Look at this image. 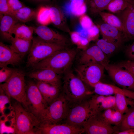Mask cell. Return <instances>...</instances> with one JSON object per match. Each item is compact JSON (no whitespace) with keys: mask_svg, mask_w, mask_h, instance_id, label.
<instances>
[{"mask_svg":"<svg viewBox=\"0 0 134 134\" xmlns=\"http://www.w3.org/2000/svg\"><path fill=\"white\" fill-rule=\"evenodd\" d=\"M62 92L71 106L89 98L94 92L77 75L68 69L64 74Z\"/></svg>","mask_w":134,"mask_h":134,"instance_id":"cell-1","label":"cell"},{"mask_svg":"<svg viewBox=\"0 0 134 134\" xmlns=\"http://www.w3.org/2000/svg\"><path fill=\"white\" fill-rule=\"evenodd\" d=\"M76 55V52L74 49L65 48L40 61L32 68L33 70L48 68L60 75L64 74L69 69Z\"/></svg>","mask_w":134,"mask_h":134,"instance_id":"cell-2","label":"cell"},{"mask_svg":"<svg viewBox=\"0 0 134 134\" xmlns=\"http://www.w3.org/2000/svg\"><path fill=\"white\" fill-rule=\"evenodd\" d=\"M12 107L14 113L15 133L19 134H36L40 121L16 101Z\"/></svg>","mask_w":134,"mask_h":134,"instance_id":"cell-3","label":"cell"},{"mask_svg":"<svg viewBox=\"0 0 134 134\" xmlns=\"http://www.w3.org/2000/svg\"><path fill=\"white\" fill-rule=\"evenodd\" d=\"M64 46L45 42L38 36L33 37L26 66L32 67L42 60L65 48Z\"/></svg>","mask_w":134,"mask_h":134,"instance_id":"cell-4","label":"cell"},{"mask_svg":"<svg viewBox=\"0 0 134 134\" xmlns=\"http://www.w3.org/2000/svg\"><path fill=\"white\" fill-rule=\"evenodd\" d=\"M70 107L62 91L58 98L48 105L40 119V122L49 124L63 123Z\"/></svg>","mask_w":134,"mask_h":134,"instance_id":"cell-5","label":"cell"},{"mask_svg":"<svg viewBox=\"0 0 134 134\" xmlns=\"http://www.w3.org/2000/svg\"><path fill=\"white\" fill-rule=\"evenodd\" d=\"M26 84L24 73L15 69L11 77L0 85V87L10 98L21 103L25 108L26 104Z\"/></svg>","mask_w":134,"mask_h":134,"instance_id":"cell-6","label":"cell"},{"mask_svg":"<svg viewBox=\"0 0 134 134\" xmlns=\"http://www.w3.org/2000/svg\"><path fill=\"white\" fill-rule=\"evenodd\" d=\"M48 105L35 82L29 81L26 84L25 108L40 121Z\"/></svg>","mask_w":134,"mask_h":134,"instance_id":"cell-7","label":"cell"},{"mask_svg":"<svg viewBox=\"0 0 134 134\" xmlns=\"http://www.w3.org/2000/svg\"><path fill=\"white\" fill-rule=\"evenodd\" d=\"M89 98L71 106L63 123L83 129L86 122L93 116L90 108Z\"/></svg>","mask_w":134,"mask_h":134,"instance_id":"cell-8","label":"cell"},{"mask_svg":"<svg viewBox=\"0 0 134 134\" xmlns=\"http://www.w3.org/2000/svg\"><path fill=\"white\" fill-rule=\"evenodd\" d=\"M105 67L95 63L78 64L75 68L77 75L86 85L93 87L100 82Z\"/></svg>","mask_w":134,"mask_h":134,"instance_id":"cell-9","label":"cell"},{"mask_svg":"<svg viewBox=\"0 0 134 134\" xmlns=\"http://www.w3.org/2000/svg\"><path fill=\"white\" fill-rule=\"evenodd\" d=\"M109 76L123 88L134 92V75L115 64H109L105 67Z\"/></svg>","mask_w":134,"mask_h":134,"instance_id":"cell-10","label":"cell"},{"mask_svg":"<svg viewBox=\"0 0 134 134\" xmlns=\"http://www.w3.org/2000/svg\"><path fill=\"white\" fill-rule=\"evenodd\" d=\"M78 61V64H97L105 67L109 63L108 57L95 43L82 50Z\"/></svg>","mask_w":134,"mask_h":134,"instance_id":"cell-11","label":"cell"},{"mask_svg":"<svg viewBox=\"0 0 134 134\" xmlns=\"http://www.w3.org/2000/svg\"><path fill=\"white\" fill-rule=\"evenodd\" d=\"M83 129L84 133L87 134H111L118 131L116 127L106 122L100 114L91 117Z\"/></svg>","mask_w":134,"mask_h":134,"instance_id":"cell-12","label":"cell"},{"mask_svg":"<svg viewBox=\"0 0 134 134\" xmlns=\"http://www.w3.org/2000/svg\"><path fill=\"white\" fill-rule=\"evenodd\" d=\"M84 133L83 129L76 128L62 123L49 124L40 123L36 134H81Z\"/></svg>","mask_w":134,"mask_h":134,"instance_id":"cell-13","label":"cell"},{"mask_svg":"<svg viewBox=\"0 0 134 134\" xmlns=\"http://www.w3.org/2000/svg\"><path fill=\"white\" fill-rule=\"evenodd\" d=\"M33 27L34 32L42 40L65 46L67 45L68 40L65 36L47 26L40 25Z\"/></svg>","mask_w":134,"mask_h":134,"instance_id":"cell-14","label":"cell"},{"mask_svg":"<svg viewBox=\"0 0 134 134\" xmlns=\"http://www.w3.org/2000/svg\"><path fill=\"white\" fill-rule=\"evenodd\" d=\"M97 25L105 40L121 47L126 41L124 33L117 28L104 22L97 23Z\"/></svg>","mask_w":134,"mask_h":134,"instance_id":"cell-15","label":"cell"},{"mask_svg":"<svg viewBox=\"0 0 134 134\" xmlns=\"http://www.w3.org/2000/svg\"><path fill=\"white\" fill-rule=\"evenodd\" d=\"M35 83L48 105L56 99L62 92L61 85L53 84L37 80Z\"/></svg>","mask_w":134,"mask_h":134,"instance_id":"cell-16","label":"cell"},{"mask_svg":"<svg viewBox=\"0 0 134 134\" xmlns=\"http://www.w3.org/2000/svg\"><path fill=\"white\" fill-rule=\"evenodd\" d=\"M120 12L126 41L134 39V5Z\"/></svg>","mask_w":134,"mask_h":134,"instance_id":"cell-17","label":"cell"},{"mask_svg":"<svg viewBox=\"0 0 134 134\" xmlns=\"http://www.w3.org/2000/svg\"><path fill=\"white\" fill-rule=\"evenodd\" d=\"M19 54L15 52L10 47L0 42V67L7 66L8 65L17 66L23 59Z\"/></svg>","mask_w":134,"mask_h":134,"instance_id":"cell-18","label":"cell"},{"mask_svg":"<svg viewBox=\"0 0 134 134\" xmlns=\"http://www.w3.org/2000/svg\"><path fill=\"white\" fill-rule=\"evenodd\" d=\"M29 77L36 80L55 85H61L60 75L48 68L34 70L29 73Z\"/></svg>","mask_w":134,"mask_h":134,"instance_id":"cell-19","label":"cell"},{"mask_svg":"<svg viewBox=\"0 0 134 134\" xmlns=\"http://www.w3.org/2000/svg\"><path fill=\"white\" fill-rule=\"evenodd\" d=\"M49 7L52 23L58 29L69 34L71 31L63 11L57 6Z\"/></svg>","mask_w":134,"mask_h":134,"instance_id":"cell-20","label":"cell"},{"mask_svg":"<svg viewBox=\"0 0 134 134\" xmlns=\"http://www.w3.org/2000/svg\"><path fill=\"white\" fill-rule=\"evenodd\" d=\"M19 22L12 15L5 14L0 18V32L4 40L10 42L12 31L15 25Z\"/></svg>","mask_w":134,"mask_h":134,"instance_id":"cell-21","label":"cell"},{"mask_svg":"<svg viewBox=\"0 0 134 134\" xmlns=\"http://www.w3.org/2000/svg\"><path fill=\"white\" fill-rule=\"evenodd\" d=\"M87 0H69L64 7V12L68 15L80 17L87 11Z\"/></svg>","mask_w":134,"mask_h":134,"instance_id":"cell-22","label":"cell"},{"mask_svg":"<svg viewBox=\"0 0 134 134\" xmlns=\"http://www.w3.org/2000/svg\"><path fill=\"white\" fill-rule=\"evenodd\" d=\"M10 48L23 58L29 53L32 44V40H27L17 37H12Z\"/></svg>","mask_w":134,"mask_h":134,"instance_id":"cell-23","label":"cell"},{"mask_svg":"<svg viewBox=\"0 0 134 134\" xmlns=\"http://www.w3.org/2000/svg\"><path fill=\"white\" fill-rule=\"evenodd\" d=\"M106 122L111 125H120L124 114L116 107L105 110L99 114Z\"/></svg>","mask_w":134,"mask_h":134,"instance_id":"cell-24","label":"cell"},{"mask_svg":"<svg viewBox=\"0 0 134 134\" xmlns=\"http://www.w3.org/2000/svg\"><path fill=\"white\" fill-rule=\"evenodd\" d=\"M33 27L26 25L24 23H17L12 31V34L18 38L27 40L31 41L33 38Z\"/></svg>","mask_w":134,"mask_h":134,"instance_id":"cell-25","label":"cell"},{"mask_svg":"<svg viewBox=\"0 0 134 134\" xmlns=\"http://www.w3.org/2000/svg\"><path fill=\"white\" fill-rule=\"evenodd\" d=\"M111 0H87V10L92 16L99 15L100 12L106 9Z\"/></svg>","mask_w":134,"mask_h":134,"instance_id":"cell-26","label":"cell"},{"mask_svg":"<svg viewBox=\"0 0 134 134\" xmlns=\"http://www.w3.org/2000/svg\"><path fill=\"white\" fill-rule=\"evenodd\" d=\"M37 12L25 6L14 12L12 15L19 22L25 23L30 21L36 17Z\"/></svg>","mask_w":134,"mask_h":134,"instance_id":"cell-27","label":"cell"},{"mask_svg":"<svg viewBox=\"0 0 134 134\" xmlns=\"http://www.w3.org/2000/svg\"><path fill=\"white\" fill-rule=\"evenodd\" d=\"M99 15L103 22L117 28L123 33L125 35L123 24L119 17L112 13L103 11L100 12Z\"/></svg>","mask_w":134,"mask_h":134,"instance_id":"cell-28","label":"cell"},{"mask_svg":"<svg viewBox=\"0 0 134 134\" xmlns=\"http://www.w3.org/2000/svg\"><path fill=\"white\" fill-rule=\"evenodd\" d=\"M134 5V0H111L106 10L113 13H119Z\"/></svg>","mask_w":134,"mask_h":134,"instance_id":"cell-29","label":"cell"},{"mask_svg":"<svg viewBox=\"0 0 134 134\" xmlns=\"http://www.w3.org/2000/svg\"><path fill=\"white\" fill-rule=\"evenodd\" d=\"M115 86L100 82L93 87L94 92L96 94L107 96L115 95L118 88Z\"/></svg>","mask_w":134,"mask_h":134,"instance_id":"cell-30","label":"cell"},{"mask_svg":"<svg viewBox=\"0 0 134 134\" xmlns=\"http://www.w3.org/2000/svg\"><path fill=\"white\" fill-rule=\"evenodd\" d=\"M114 95L116 107L121 113L124 114L128 109V102L125 93L122 89L118 87Z\"/></svg>","mask_w":134,"mask_h":134,"instance_id":"cell-31","label":"cell"},{"mask_svg":"<svg viewBox=\"0 0 134 134\" xmlns=\"http://www.w3.org/2000/svg\"><path fill=\"white\" fill-rule=\"evenodd\" d=\"M119 126V131L129 129L134 130V107L128 109L123 115L122 120Z\"/></svg>","mask_w":134,"mask_h":134,"instance_id":"cell-32","label":"cell"},{"mask_svg":"<svg viewBox=\"0 0 134 134\" xmlns=\"http://www.w3.org/2000/svg\"><path fill=\"white\" fill-rule=\"evenodd\" d=\"M95 44L108 57L117 51L121 46L103 39H98Z\"/></svg>","mask_w":134,"mask_h":134,"instance_id":"cell-33","label":"cell"},{"mask_svg":"<svg viewBox=\"0 0 134 134\" xmlns=\"http://www.w3.org/2000/svg\"><path fill=\"white\" fill-rule=\"evenodd\" d=\"M69 34L72 42L76 45L78 49L84 50L89 46L90 41L81 36L78 32H71Z\"/></svg>","mask_w":134,"mask_h":134,"instance_id":"cell-34","label":"cell"},{"mask_svg":"<svg viewBox=\"0 0 134 134\" xmlns=\"http://www.w3.org/2000/svg\"><path fill=\"white\" fill-rule=\"evenodd\" d=\"M36 18L38 22L47 26L52 23L49 6H41L37 12Z\"/></svg>","mask_w":134,"mask_h":134,"instance_id":"cell-35","label":"cell"},{"mask_svg":"<svg viewBox=\"0 0 134 134\" xmlns=\"http://www.w3.org/2000/svg\"><path fill=\"white\" fill-rule=\"evenodd\" d=\"M116 107L115 95L105 96L101 103L100 109V114L105 110Z\"/></svg>","mask_w":134,"mask_h":134,"instance_id":"cell-36","label":"cell"},{"mask_svg":"<svg viewBox=\"0 0 134 134\" xmlns=\"http://www.w3.org/2000/svg\"><path fill=\"white\" fill-rule=\"evenodd\" d=\"M15 69L7 66L1 68L0 70V83L6 82L11 76Z\"/></svg>","mask_w":134,"mask_h":134,"instance_id":"cell-37","label":"cell"},{"mask_svg":"<svg viewBox=\"0 0 134 134\" xmlns=\"http://www.w3.org/2000/svg\"><path fill=\"white\" fill-rule=\"evenodd\" d=\"M79 20L82 29L86 30L95 24L91 18L85 14L80 17Z\"/></svg>","mask_w":134,"mask_h":134,"instance_id":"cell-38","label":"cell"},{"mask_svg":"<svg viewBox=\"0 0 134 134\" xmlns=\"http://www.w3.org/2000/svg\"><path fill=\"white\" fill-rule=\"evenodd\" d=\"M10 98L6 94L2 89L0 87V111L3 114L6 104L10 102Z\"/></svg>","mask_w":134,"mask_h":134,"instance_id":"cell-39","label":"cell"},{"mask_svg":"<svg viewBox=\"0 0 134 134\" xmlns=\"http://www.w3.org/2000/svg\"><path fill=\"white\" fill-rule=\"evenodd\" d=\"M89 40L91 41L96 40L98 39L100 32L99 29L97 26L94 25L87 30Z\"/></svg>","mask_w":134,"mask_h":134,"instance_id":"cell-40","label":"cell"},{"mask_svg":"<svg viewBox=\"0 0 134 134\" xmlns=\"http://www.w3.org/2000/svg\"><path fill=\"white\" fill-rule=\"evenodd\" d=\"M115 64L120 67L129 71L134 75V60L123 61Z\"/></svg>","mask_w":134,"mask_h":134,"instance_id":"cell-41","label":"cell"},{"mask_svg":"<svg viewBox=\"0 0 134 134\" xmlns=\"http://www.w3.org/2000/svg\"><path fill=\"white\" fill-rule=\"evenodd\" d=\"M9 14L12 15L8 5L7 0H0V18L4 15Z\"/></svg>","mask_w":134,"mask_h":134,"instance_id":"cell-42","label":"cell"},{"mask_svg":"<svg viewBox=\"0 0 134 134\" xmlns=\"http://www.w3.org/2000/svg\"><path fill=\"white\" fill-rule=\"evenodd\" d=\"M9 7L13 13L25 6L19 0H7Z\"/></svg>","mask_w":134,"mask_h":134,"instance_id":"cell-43","label":"cell"},{"mask_svg":"<svg viewBox=\"0 0 134 134\" xmlns=\"http://www.w3.org/2000/svg\"><path fill=\"white\" fill-rule=\"evenodd\" d=\"M125 53L129 60H134V41L126 47Z\"/></svg>","mask_w":134,"mask_h":134,"instance_id":"cell-44","label":"cell"},{"mask_svg":"<svg viewBox=\"0 0 134 134\" xmlns=\"http://www.w3.org/2000/svg\"><path fill=\"white\" fill-rule=\"evenodd\" d=\"M115 134H134V130L129 129L125 130L116 132Z\"/></svg>","mask_w":134,"mask_h":134,"instance_id":"cell-45","label":"cell"},{"mask_svg":"<svg viewBox=\"0 0 134 134\" xmlns=\"http://www.w3.org/2000/svg\"><path fill=\"white\" fill-rule=\"evenodd\" d=\"M35 1H47L48 0H34Z\"/></svg>","mask_w":134,"mask_h":134,"instance_id":"cell-46","label":"cell"},{"mask_svg":"<svg viewBox=\"0 0 134 134\" xmlns=\"http://www.w3.org/2000/svg\"><path fill=\"white\" fill-rule=\"evenodd\" d=\"M49 0H48V1H49Z\"/></svg>","mask_w":134,"mask_h":134,"instance_id":"cell-47","label":"cell"}]
</instances>
